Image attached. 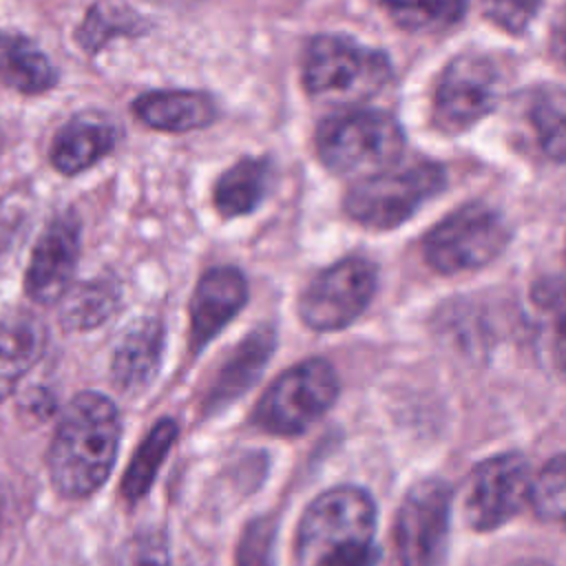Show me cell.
<instances>
[{"label": "cell", "instance_id": "cell-12", "mask_svg": "<svg viewBox=\"0 0 566 566\" xmlns=\"http://www.w3.org/2000/svg\"><path fill=\"white\" fill-rule=\"evenodd\" d=\"M82 221L73 208L55 212L35 239L24 272V294L35 305L60 303L73 285L80 261Z\"/></svg>", "mask_w": 566, "mask_h": 566}, {"label": "cell", "instance_id": "cell-29", "mask_svg": "<svg viewBox=\"0 0 566 566\" xmlns=\"http://www.w3.org/2000/svg\"><path fill=\"white\" fill-rule=\"evenodd\" d=\"M542 0H482L484 15L509 33H522L535 18Z\"/></svg>", "mask_w": 566, "mask_h": 566}, {"label": "cell", "instance_id": "cell-10", "mask_svg": "<svg viewBox=\"0 0 566 566\" xmlns=\"http://www.w3.org/2000/svg\"><path fill=\"white\" fill-rule=\"evenodd\" d=\"M502 91L497 66L480 53L453 57L436 86L433 119L444 133H462L489 115Z\"/></svg>", "mask_w": 566, "mask_h": 566}, {"label": "cell", "instance_id": "cell-23", "mask_svg": "<svg viewBox=\"0 0 566 566\" xmlns=\"http://www.w3.org/2000/svg\"><path fill=\"white\" fill-rule=\"evenodd\" d=\"M539 338L555 369L566 376V274L546 276L531 290Z\"/></svg>", "mask_w": 566, "mask_h": 566}, {"label": "cell", "instance_id": "cell-2", "mask_svg": "<svg viewBox=\"0 0 566 566\" xmlns=\"http://www.w3.org/2000/svg\"><path fill=\"white\" fill-rule=\"evenodd\" d=\"M376 504L356 486L321 493L305 511L296 555L301 566H374Z\"/></svg>", "mask_w": 566, "mask_h": 566}, {"label": "cell", "instance_id": "cell-27", "mask_svg": "<svg viewBox=\"0 0 566 566\" xmlns=\"http://www.w3.org/2000/svg\"><path fill=\"white\" fill-rule=\"evenodd\" d=\"M535 513L566 531V455L548 460L533 478L531 497Z\"/></svg>", "mask_w": 566, "mask_h": 566}, {"label": "cell", "instance_id": "cell-17", "mask_svg": "<svg viewBox=\"0 0 566 566\" xmlns=\"http://www.w3.org/2000/svg\"><path fill=\"white\" fill-rule=\"evenodd\" d=\"M46 349V325L24 307L0 314V402L13 394Z\"/></svg>", "mask_w": 566, "mask_h": 566}, {"label": "cell", "instance_id": "cell-8", "mask_svg": "<svg viewBox=\"0 0 566 566\" xmlns=\"http://www.w3.org/2000/svg\"><path fill=\"white\" fill-rule=\"evenodd\" d=\"M449 500L442 480H422L409 489L391 526L389 566L440 564L449 537Z\"/></svg>", "mask_w": 566, "mask_h": 566}, {"label": "cell", "instance_id": "cell-3", "mask_svg": "<svg viewBox=\"0 0 566 566\" xmlns=\"http://www.w3.org/2000/svg\"><path fill=\"white\" fill-rule=\"evenodd\" d=\"M389 80V57L345 35H316L305 49L303 82L314 97L360 102L382 91Z\"/></svg>", "mask_w": 566, "mask_h": 566}, {"label": "cell", "instance_id": "cell-4", "mask_svg": "<svg viewBox=\"0 0 566 566\" xmlns=\"http://www.w3.org/2000/svg\"><path fill=\"white\" fill-rule=\"evenodd\" d=\"M405 133L382 111H347L325 117L316 128V153L338 175L380 172L402 153Z\"/></svg>", "mask_w": 566, "mask_h": 566}, {"label": "cell", "instance_id": "cell-25", "mask_svg": "<svg viewBox=\"0 0 566 566\" xmlns=\"http://www.w3.org/2000/svg\"><path fill=\"white\" fill-rule=\"evenodd\" d=\"M175 438H177V424L170 418L155 422V427L146 433V438L133 453L130 464L122 480V493L128 502H135L146 495Z\"/></svg>", "mask_w": 566, "mask_h": 566}, {"label": "cell", "instance_id": "cell-1", "mask_svg": "<svg viewBox=\"0 0 566 566\" xmlns=\"http://www.w3.org/2000/svg\"><path fill=\"white\" fill-rule=\"evenodd\" d=\"M122 424L111 398L97 391L77 394L55 427L46 464L51 484L66 497H86L111 475Z\"/></svg>", "mask_w": 566, "mask_h": 566}, {"label": "cell", "instance_id": "cell-6", "mask_svg": "<svg viewBox=\"0 0 566 566\" xmlns=\"http://www.w3.org/2000/svg\"><path fill=\"white\" fill-rule=\"evenodd\" d=\"M338 378L323 358H310L283 371L261 396L254 420L276 436H294L314 424L336 400Z\"/></svg>", "mask_w": 566, "mask_h": 566}, {"label": "cell", "instance_id": "cell-14", "mask_svg": "<svg viewBox=\"0 0 566 566\" xmlns=\"http://www.w3.org/2000/svg\"><path fill=\"white\" fill-rule=\"evenodd\" d=\"M119 133V126L102 113H77L55 130L49 161L60 175H80L115 150Z\"/></svg>", "mask_w": 566, "mask_h": 566}, {"label": "cell", "instance_id": "cell-20", "mask_svg": "<svg viewBox=\"0 0 566 566\" xmlns=\"http://www.w3.org/2000/svg\"><path fill=\"white\" fill-rule=\"evenodd\" d=\"M272 186V164L265 157H243L232 164L214 184L212 203L223 219L252 212Z\"/></svg>", "mask_w": 566, "mask_h": 566}, {"label": "cell", "instance_id": "cell-24", "mask_svg": "<svg viewBox=\"0 0 566 566\" xmlns=\"http://www.w3.org/2000/svg\"><path fill=\"white\" fill-rule=\"evenodd\" d=\"M526 119L542 155L566 164V88L557 84L535 86L526 104Z\"/></svg>", "mask_w": 566, "mask_h": 566}, {"label": "cell", "instance_id": "cell-13", "mask_svg": "<svg viewBox=\"0 0 566 566\" xmlns=\"http://www.w3.org/2000/svg\"><path fill=\"white\" fill-rule=\"evenodd\" d=\"M248 281L232 265L206 270L190 296V347L203 349L245 305Z\"/></svg>", "mask_w": 566, "mask_h": 566}, {"label": "cell", "instance_id": "cell-26", "mask_svg": "<svg viewBox=\"0 0 566 566\" xmlns=\"http://www.w3.org/2000/svg\"><path fill=\"white\" fill-rule=\"evenodd\" d=\"M380 4L400 29L416 33L449 29L467 11V0H380Z\"/></svg>", "mask_w": 566, "mask_h": 566}, {"label": "cell", "instance_id": "cell-5", "mask_svg": "<svg viewBox=\"0 0 566 566\" xmlns=\"http://www.w3.org/2000/svg\"><path fill=\"white\" fill-rule=\"evenodd\" d=\"M444 184V168L433 161H413L400 168L389 166L360 179L345 195L343 208L365 228L389 230L405 223Z\"/></svg>", "mask_w": 566, "mask_h": 566}, {"label": "cell", "instance_id": "cell-22", "mask_svg": "<svg viewBox=\"0 0 566 566\" xmlns=\"http://www.w3.org/2000/svg\"><path fill=\"white\" fill-rule=\"evenodd\" d=\"M272 349L274 332L270 327H261L248 334L219 369L208 394V407H221L243 394L259 378Z\"/></svg>", "mask_w": 566, "mask_h": 566}, {"label": "cell", "instance_id": "cell-7", "mask_svg": "<svg viewBox=\"0 0 566 566\" xmlns=\"http://www.w3.org/2000/svg\"><path fill=\"white\" fill-rule=\"evenodd\" d=\"M506 243V223L493 208L464 203L427 232L422 254L436 272L458 274L491 263Z\"/></svg>", "mask_w": 566, "mask_h": 566}, {"label": "cell", "instance_id": "cell-16", "mask_svg": "<svg viewBox=\"0 0 566 566\" xmlns=\"http://www.w3.org/2000/svg\"><path fill=\"white\" fill-rule=\"evenodd\" d=\"M139 124L161 133H188L210 126L219 111L212 95L190 88H155L130 102Z\"/></svg>", "mask_w": 566, "mask_h": 566}, {"label": "cell", "instance_id": "cell-9", "mask_svg": "<svg viewBox=\"0 0 566 566\" xmlns=\"http://www.w3.org/2000/svg\"><path fill=\"white\" fill-rule=\"evenodd\" d=\"M378 270L369 259L347 256L318 272L298 298L303 323L316 332H334L356 321L374 298Z\"/></svg>", "mask_w": 566, "mask_h": 566}, {"label": "cell", "instance_id": "cell-32", "mask_svg": "<svg viewBox=\"0 0 566 566\" xmlns=\"http://www.w3.org/2000/svg\"><path fill=\"white\" fill-rule=\"evenodd\" d=\"M515 566H548V564H544V562H520Z\"/></svg>", "mask_w": 566, "mask_h": 566}, {"label": "cell", "instance_id": "cell-21", "mask_svg": "<svg viewBox=\"0 0 566 566\" xmlns=\"http://www.w3.org/2000/svg\"><path fill=\"white\" fill-rule=\"evenodd\" d=\"M122 305V285L113 274L73 283L60 301V325L66 332H88L104 325Z\"/></svg>", "mask_w": 566, "mask_h": 566}, {"label": "cell", "instance_id": "cell-18", "mask_svg": "<svg viewBox=\"0 0 566 566\" xmlns=\"http://www.w3.org/2000/svg\"><path fill=\"white\" fill-rule=\"evenodd\" d=\"M60 73L51 57L20 31L0 29V84L20 95H44L57 86Z\"/></svg>", "mask_w": 566, "mask_h": 566}, {"label": "cell", "instance_id": "cell-19", "mask_svg": "<svg viewBox=\"0 0 566 566\" xmlns=\"http://www.w3.org/2000/svg\"><path fill=\"white\" fill-rule=\"evenodd\" d=\"M150 27V20L128 0H95L73 31V40L86 55H95L115 38L135 40L146 35Z\"/></svg>", "mask_w": 566, "mask_h": 566}, {"label": "cell", "instance_id": "cell-30", "mask_svg": "<svg viewBox=\"0 0 566 566\" xmlns=\"http://www.w3.org/2000/svg\"><path fill=\"white\" fill-rule=\"evenodd\" d=\"M272 537L274 528L270 520L252 522L241 537L237 566H272Z\"/></svg>", "mask_w": 566, "mask_h": 566}, {"label": "cell", "instance_id": "cell-11", "mask_svg": "<svg viewBox=\"0 0 566 566\" xmlns=\"http://www.w3.org/2000/svg\"><path fill=\"white\" fill-rule=\"evenodd\" d=\"M531 471L522 455L504 453L480 462L467 478L462 509L478 531H493L509 522L531 497Z\"/></svg>", "mask_w": 566, "mask_h": 566}, {"label": "cell", "instance_id": "cell-15", "mask_svg": "<svg viewBox=\"0 0 566 566\" xmlns=\"http://www.w3.org/2000/svg\"><path fill=\"white\" fill-rule=\"evenodd\" d=\"M164 354V323L157 316L135 318L119 336L113 358V385L128 396H137L155 380Z\"/></svg>", "mask_w": 566, "mask_h": 566}, {"label": "cell", "instance_id": "cell-28", "mask_svg": "<svg viewBox=\"0 0 566 566\" xmlns=\"http://www.w3.org/2000/svg\"><path fill=\"white\" fill-rule=\"evenodd\" d=\"M115 566H170V551L164 533L139 531L130 535L122 544Z\"/></svg>", "mask_w": 566, "mask_h": 566}, {"label": "cell", "instance_id": "cell-31", "mask_svg": "<svg viewBox=\"0 0 566 566\" xmlns=\"http://www.w3.org/2000/svg\"><path fill=\"white\" fill-rule=\"evenodd\" d=\"M551 51L557 62L566 69V7L555 15L551 27Z\"/></svg>", "mask_w": 566, "mask_h": 566}]
</instances>
